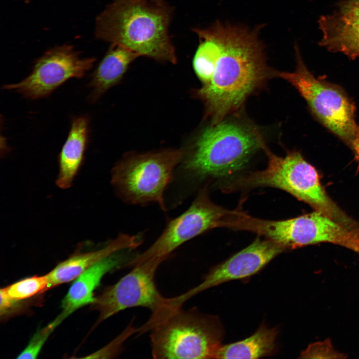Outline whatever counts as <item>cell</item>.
I'll use <instances>...</instances> for the list:
<instances>
[{
    "instance_id": "cell-1",
    "label": "cell",
    "mask_w": 359,
    "mask_h": 359,
    "mask_svg": "<svg viewBox=\"0 0 359 359\" xmlns=\"http://www.w3.org/2000/svg\"><path fill=\"white\" fill-rule=\"evenodd\" d=\"M260 29L218 20L206 28H192L199 39L192 66L202 83L192 95L203 104L211 124L237 111L274 76L266 63Z\"/></svg>"
},
{
    "instance_id": "cell-7",
    "label": "cell",
    "mask_w": 359,
    "mask_h": 359,
    "mask_svg": "<svg viewBox=\"0 0 359 359\" xmlns=\"http://www.w3.org/2000/svg\"><path fill=\"white\" fill-rule=\"evenodd\" d=\"M242 228L263 235L286 248L330 243L359 253V233L317 211L293 218L267 220L249 215Z\"/></svg>"
},
{
    "instance_id": "cell-17",
    "label": "cell",
    "mask_w": 359,
    "mask_h": 359,
    "mask_svg": "<svg viewBox=\"0 0 359 359\" xmlns=\"http://www.w3.org/2000/svg\"><path fill=\"white\" fill-rule=\"evenodd\" d=\"M319 23L323 33L321 45L351 58L359 57V24L347 22L336 14L322 16Z\"/></svg>"
},
{
    "instance_id": "cell-20",
    "label": "cell",
    "mask_w": 359,
    "mask_h": 359,
    "mask_svg": "<svg viewBox=\"0 0 359 359\" xmlns=\"http://www.w3.org/2000/svg\"><path fill=\"white\" fill-rule=\"evenodd\" d=\"M57 326H58L53 321L46 327L37 331L33 336L27 346L24 350L20 353L17 358H36L47 338Z\"/></svg>"
},
{
    "instance_id": "cell-24",
    "label": "cell",
    "mask_w": 359,
    "mask_h": 359,
    "mask_svg": "<svg viewBox=\"0 0 359 359\" xmlns=\"http://www.w3.org/2000/svg\"><path fill=\"white\" fill-rule=\"evenodd\" d=\"M354 151L359 168V125H358L355 136L349 145Z\"/></svg>"
},
{
    "instance_id": "cell-21",
    "label": "cell",
    "mask_w": 359,
    "mask_h": 359,
    "mask_svg": "<svg viewBox=\"0 0 359 359\" xmlns=\"http://www.w3.org/2000/svg\"><path fill=\"white\" fill-rule=\"evenodd\" d=\"M344 355L336 351L328 341L311 344L302 352L300 358H343Z\"/></svg>"
},
{
    "instance_id": "cell-18",
    "label": "cell",
    "mask_w": 359,
    "mask_h": 359,
    "mask_svg": "<svg viewBox=\"0 0 359 359\" xmlns=\"http://www.w3.org/2000/svg\"><path fill=\"white\" fill-rule=\"evenodd\" d=\"M278 331L264 325L250 337L221 346L216 359H257L270 355L275 349Z\"/></svg>"
},
{
    "instance_id": "cell-3",
    "label": "cell",
    "mask_w": 359,
    "mask_h": 359,
    "mask_svg": "<svg viewBox=\"0 0 359 359\" xmlns=\"http://www.w3.org/2000/svg\"><path fill=\"white\" fill-rule=\"evenodd\" d=\"M264 145L255 128L238 121L211 124L197 137L177 169L186 182L226 177L243 169L252 156Z\"/></svg>"
},
{
    "instance_id": "cell-23",
    "label": "cell",
    "mask_w": 359,
    "mask_h": 359,
    "mask_svg": "<svg viewBox=\"0 0 359 359\" xmlns=\"http://www.w3.org/2000/svg\"><path fill=\"white\" fill-rule=\"evenodd\" d=\"M0 315L1 317L4 318L8 316L19 307L20 301H17L11 298L6 293L4 288L0 289Z\"/></svg>"
},
{
    "instance_id": "cell-25",
    "label": "cell",
    "mask_w": 359,
    "mask_h": 359,
    "mask_svg": "<svg viewBox=\"0 0 359 359\" xmlns=\"http://www.w3.org/2000/svg\"><path fill=\"white\" fill-rule=\"evenodd\" d=\"M152 1L156 2L160 4H165L167 3L164 0H150Z\"/></svg>"
},
{
    "instance_id": "cell-13",
    "label": "cell",
    "mask_w": 359,
    "mask_h": 359,
    "mask_svg": "<svg viewBox=\"0 0 359 359\" xmlns=\"http://www.w3.org/2000/svg\"><path fill=\"white\" fill-rule=\"evenodd\" d=\"M142 242L140 235L121 233L99 249L72 255L46 274L49 289L74 280L89 267L116 252L135 249Z\"/></svg>"
},
{
    "instance_id": "cell-16",
    "label": "cell",
    "mask_w": 359,
    "mask_h": 359,
    "mask_svg": "<svg viewBox=\"0 0 359 359\" xmlns=\"http://www.w3.org/2000/svg\"><path fill=\"white\" fill-rule=\"evenodd\" d=\"M139 55L120 44H111L104 57L91 75L88 99L97 101L107 90L119 83L130 65Z\"/></svg>"
},
{
    "instance_id": "cell-10",
    "label": "cell",
    "mask_w": 359,
    "mask_h": 359,
    "mask_svg": "<svg viewBox=\"0 0 359 359\" xmlns=\"http://www.w3.org/2000/svg\"><path fill=\"white\" fill-rule=\"evenodd\" d=\"M94 57H83L70 44L52 48L37 59L30 73L19 82L4 84V90L30 99L50 95L71 78H81L93 67Z\"/></svg>"
},
{
    "instance_id": "cell-12",
    "label": "cell",
    "mask_w": 359,
    "mask_h": 359,
    "mask_svg": "<svg viewBox=\"0 0 359 359\" xmlns=\"http://www.w3.org/2000/svg\"><path fill=\"white\" fill-rule=\"evenodd\" d=\"M285 248L266 238H257L249 246L212 268L203 281L183 294L173 297L178 307L194 295L210 288L233 280L251 276L262 269Z\"/></svg>"
},
{
    "instance_id": "cell-15",
    "label": "cell",
    "mask_w": 359,
    "mask_h": 359,
    "mask_svg": "<svg viewBox=\"0 0 359 359\" xmlns=\"http://www.w3.org/2000/svg\"><path fill=\"white\" fill-rule=\"evenodd\" d=\"M90 117L87 115L74 116L67 138L58 156L57 186L70 188L83 163L89 141Z\"/></svg>"
},
{
    "instance_id": "cell-6",
    "label": "cell",
    "mask_w": 359,
    "mask_h": 359,
    "mask_svg": "<svg viewBox=\"0 0 359 359\" xmlns=\"http://www.w3.org/2000/svg\"><path fill=\"white\" fill-rule=\"evenodd\" d=\"M182 156L183 152L175 149L124 156L111 171L117 195L128 204L157 203L166 211L165 192Z\"/></svg>"
},
{
    "instance_id": "cell-5",
    "label": "cell",
    "mask_w": 359,
    "mask_h": 359,
    "mask_svg": "<svg viewBox=\"0 0 359 359\" xmlns=\"http://www.w3.org/2000/svg\"><path fill=\"white\" fill-rule=\"evenodd\" d=\"M149 332L152 355L157 359H216L223 334L215 317L181 308Z\"/></svg>"
},
{
    "instance_id": "cell-4",
    "label": "cell",
    "mask_w": 359,
    "mask_h": 359,
    "mask_svg": "<svg viewBox=\"0 0 359 359\" xmlns=\"http://www.w3.org/2000/svg\"><path fill=\"white\" fill-rule=\"evenodd\" d=\"M264 149L268 157L267 167L249 175L245 180L246 184L282 189L309 204L315 210L359 233V223L330 198L321 184L318 171L299 152H290L284 157H279L265 147Z\"/></svg>"
},
{
    "instance_id": "cell-2",
    "label": "cell",
    "mask_w": 359,
    "mask_h": 359,
    "mask_svg": "<svg viewBox=\"0 0 359 359\" xmlns=\"http://www.w3.org/2000/svg\"><path fill=\"white\" fill-rule=\"evenodd\" d=\"M173 8L150 0H113L97 16L95 35L123 45L139 55L176 64L175 47L169 35Z\"/></svg>"
},
{
    "instance_id": "cell-14",
    "label": "cell",
    "mask_w": 359,
    "mask_h": 359,
    "mask_svg": "<svg viewBox=\"0 0 359 359\" xmlns=\"http://www.w3.org/2000/svg\"><path fill=\"white\" fill-rule=\"evenodd\" d=\"M121 251L93 265L75 279L62 301L61 313L54 320L58 325L77 309L93 303L94 291L99 286L102 277L123 263L125 258L119 255Z\"/></svg>"
},
{
    "instance_id": "cell-19",
    "label": "cell",
    "mask_w": 359,
    "mask_h": 359,
    "mask_svg": "<svg viewBox=\"0 0 359 359\" xmlns=\"http://www.w3.org/2000/svg\"><path fill=\"white\" fill-rule=\"evenodd\" d=\"M4 289L11 298L17 301H21L44 292L49 288L46 274L24 278Z\"/></svg>"
},
{
    "instance_id": "cell-8",
    "label": "cell",
    "mask_w": 359,
    "mask_h": 359,
    "mask_svg": "<svg viewBox=\"0 0 359 359\" xmlns=\"http://www.w3.org/2000/svg\"><path fill=\"white\" fill-rule=\"evenodd\" d=\"M295 48V70L275 72V76L292 84L320 122L349 145L358 126L355 120L354 104L342 88L316 78L304 63L298 47Z\"/></svg>"
},
{
    "instance_id": "cell-11",
    "label": "cell",
    "mask_w": 359,
    "mask_h": 359,
    "mask_svg": "<svg viewBox=\"0 0 359 359\" xmlns=\"http://www.w3.org/2000/svg\"><path fill=\"white\" fill-rule=\"evenodd\" d=\"M163 262L150 260L133 267L129 273L95 297L93 307L99 312L97 324L130 308H146L152 314L160 309L166 298L158 290L155 277Z\"/></svg>"
},
{
    "instance_id": "cell-9",
    "label": "cell",
    "mask_w": 359,
    "mask_h": 359,
    "mask_svg": "<svg viewBox=\"0 0 359 359\" xmlns=\"http://www.w3.org/2000/svg\"><path fill=\"white\" fill-rule=\"evenodd\" d=\"M231 211L213 203L207 192L201 190L190 206L182 214L171 220L163 232L145 251L136 255L124 267H133L150 260H166L182 244L213 228Z\"/></svg>"
},
{
    "instance_id": "cell-22",
    "label": "cell",
    "mask_w": 359,
    "mask_h": 359,
    "mask_svg": "<svg viewBox=\"0 0 359 359\" xmlns=\"http://www.w3.org/2000/svg\"><path fill=\"white\" fill-rule=\"evenodd\" d=\"M336 14L347 22L359 24V0H348L342 2Z\"/></svg>"
}]
</instances>
